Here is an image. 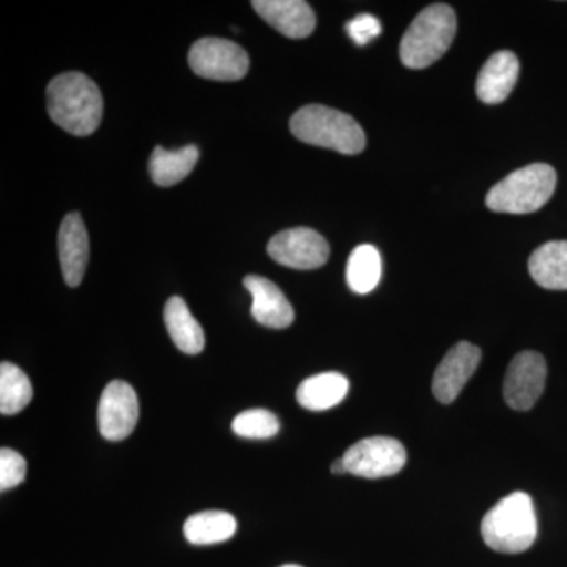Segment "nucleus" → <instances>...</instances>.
<instances>
[{"instance_id":"9","label":"nucleus","mask_w":567,"mask_h":567,"mask_svg":"<svg viewBox=\"0 0 567 567\" xmlns=\"http://www.w3.org/2000/svg\"><path fill=\"white\" fill-rule=\"evenodd\" d=\"M547 380V363L537 352L518 353L507 368L503 395L506 404L517 412L533 409L544 393Z\"/></svg>"},{"instance_id":"14","label":"nucleus","mask_w":567,"mask_h":567,"mask_svg":"<svg viewBox=\"0 0 567 567\" xmlns=\"http://www.w3.org/2000/svg\"><path fill=\"white\" fill-rule=\"evenodd\" d=\"M59 257L65 282L70 287L80 286L89 262V235L80 213H70L63 218L59 230Z\"/></svg>"},{"instance_id":"24","label":"nucleus","mask_w":567,"mask_h":567,"mask_svg":"<svg viewBox=\"0 0 567 567\" xmlns=\"http://www.w3.org/2000/svg\"><path fill=\"white\" fill-rule=\"evenodd\" d=\"M28 475V462L17 451L2 447L0 451V491L20 486Z\"/></svg>"},{"instance_id":"3","label":"nucleus","mask_w":567,"mask_h":567,"mask_svg":"<svg viewBox=\"0 0 567 567\" xmlns=\"http://www.w3.org/2000/svg\"><path fill=\"white\" fill-rule=\"evenodd\" d=\"M290 132L306 144L331 148L342 155H358L365 147L364 132L358 122L322 104H308L295 112Z\"/></svg>"},{"instance_id":"4","label":"nucleus","mask_w":567,"mask_h":567,"mask_svg":"<svg viewBox=\"0 0 567 567\" xmlns=\"http://www.w3.org/2000/svg\"><path fill=\"white\" fill-rule=\"evenodd\" d=\"M457 31V18L446 3L421 11L402 37L399 55L406 69L423 70L450 50Z\"/></svg>"},{"instance_id":"26","label":"nucleus","mask_w":567,"mask_h":567,"mask_svg":"<svg viewBox=\"0 0 567 567\" xmlns=\"http://www.w3.org/2000/svg\"><path fill=\"white\" fill-rule=\"evenodd\" d=\"M331 473H333V475H344V473H347L342 457L338 458V461H334L333 464H331Z\"/></svg>"},{"instance_id":"21","label":"nucleus","mask_w":567,"mask_h":567,"mask_svg":"<svg viewBox=\"0 0 567 567\" xmlns=\"http://www.w3.org/2000/svg\"><path fill=\"white\" fill-rule=\"evenodd\" d=\"M350 290L358 295L371 293L382 279V256L375 246L360 245L350 254L346 271Z\"/></svg>"},{"instance_id":"17","label":"nucleus","mask_w":567,"mask_h":567,"mask_svg":"<svg viewBox=\"0 0 567 567\" xmlns=\"http://www.w3.org/2000/svg\"><path fill=\"white\" fill-rule=\"evenodd\" d=\"M164 323L178 350L186 354H199L205 347L203 327L194 319L188 306L181 297L167 300L164 308Z\"/></svg>"},{"instance_id":"12","label":"nucleus","mask_w":567,"mask_h":567,"mask_svg":"<svg viewBox=\"0 0 567 567\" xmlns=\"http://www.w3.org/2000/svg\"><path fill=\"white\" fill-rule=\"evenodd\" d=\"M251 6L271 28L289 39H306L315 32V11L303 0H254Z\"/></svg>"},{"instance_id":"13","label":"nucleus","mask_w":567,"mask_h":567,"mask_svg":"<svg viewBox=\"0 0 567 567\" xmlns=\"http://www.w3.org/2000/svg\"><path fill=\"white\" fill-rule=\"evenodd\" d=\"M246 289L252 295L251 315L264 327L282 330L295 320L292 305L282 290L262 276L249 275L244 279Z\"/></svg>"},{"instance_id":"11","label":"nucleus","mask_w":567,"mask_h":567,"mask_svg":"<svg viewBox=\"0 0 567 567\" xmlns=\"http://www.w3.org/2000/svg\"><path fill=\"white\" fill-rule=\"evenodd\" d=\"M481 361V350L470 342H458L445 354L436 368L432 391L436 401L451 404L462 393L466 382L475 374Z\"/></svg>"},{"instance_id":"16","label":"nucleus","mask_w":567,"mask_h":567,"mask_svg":"<svg viewBox=\"0 0 567 567\" xmlns=\"http://www.w3.org/2000/svg\"><path fill=\"white\" fill-rule=\"evenodd\" d=\"M350 383L339 372H323L306 379L297 390L298 404L311 412H324L341 404L349 394Z\"/></svg>"},{"instance_id":"27","label":"nucleus","mask_w":567,"mask_h":567,"mask_svg":"<svg viewBox=\"0 0 567 567\" xmlns=\"http://www.w3.org/2000/svg\"><path fill=\"white\" fill-rule=\"evenodd\" d=\"M279 567H303V566H300V565H282V566H279Z\"/></svg>"},{"instance_id":"25","label":"nucleus","mask_w":567,"mask_h":567,"mask_svg":"<svg viewBox=\"0 0 567 567\" xmlns=\"http://www.w3.org/2000/svg\"><path fill=\"white\" fill-rule=\"evenodd\" d=\"M346 31L358 47H364L382 33V24L372 14L364 13L347 22Z\"/></svg>"},{"instance_id":"2","label":"nucleus","mask_w":567,"mask_h":567,"mask_svg":"<svg viewBox=\"0 0 567 567\" xmlns=\"http://www.w3.org/2000/svg\"><path fill=\"white\" fill-rule=\"evenodd\" d=\"M481 535L492 550L516 555L527 551L537 537V516L532 496L514 492L484 516Z\"/></svg>"},{"instance_id":"15","label":"nucleus","mask_w":567,"mask_h":567,"mask_svg":"<svg viewBox=\"0 0 567 567\" xmlns=\"http://www.w3.org/2000/svg\"><path fill=\"white\" fill-rule=\"evenodd\" d=\"M517 55L511 51L495 52L480 71L476 81V95L481 102L486 104H498L505 102L518 80Z\"/></svg>"},{"instance_id":"10","label":"nucleus","mask_w":567,"mask_h":567,"mask_svg":"<svg viewBox=\"0 0 567 567\" xmlns=\"http://www.w3.org/2000/svg\"><path fill=\"white\" fill-rule=\"evenodd\" d=\"M140 420V401L136 391L122 380H114L104 388L99 404L100 434L110 442H121L130 436Z\"/></svg>"},{"instance_id":"1","label":"nucleus","mask_w":567,"mask_h":567,"mask_svg":"<svg viewBox=\"0 0 567 567\" xmlns=\"http://www.w3.org/2000/svg\"><path fill=\"white\" fill-rule=\"evenodd\" d=\"M47 102L52 122L74 136H89L102 123V92L91 78L78 71L54 78L48 85Z\"/></svg>"},{"instance_id":"22","label":"nucleus","mask_w":567,"mask_h":567,"mask_svg":"<svg viewBox=\"0 0 567 567\" xmlns=\"http://www.w3.org/2000/svg\"><path fill=\"white\" fill-rule=\"evenodd\" d=\"M33 398L31 380L18 365L0 364V413L6 416L22 412Z\"/></svg>"},{"instance_id":"8","label":"nucleus","mask_w":567,"mask_h":567,"mask_svg":"<svg viewBox=\"0 0 567 567\" xmlns=\"http://www.w3.org/2000/svg\"><path fill=\"white\" fill-rule=\"evenodd\" d=\"M267 249L275 262L293 270H316L323 267L330 257L328 241L308 227H295L276 234Z\"/></svg>"},{"instance_id":"20","label":"nucleus","mask_w":567,"mask_h":567,"mask_svg":"<svg viewBox=\"0 0 567 567\" xmlns=\"http://www.w3.org/2000/svg\"><path fill=\"white\" fill-rule=\"evenodd\" d=\"M237 533V520L226 511H204L194 514L183 525V535L193 546L226 543Z\"/></svg>"},{"instance_id":"5","label":"nucleus","mask_w":567,"mask_h":567,"mask_svg":"<svg viewBox=\"0 0 567 567\" xmlns=\"http://www.w3.org/2000/svg\"><path fill=\"white\" fill-rule=\"evenodd\" d=\"M557 188V173L548 164L536 163L507 175L487 193L492 212L525 215L543 208Z\"/></svg>"},{"instance_id":"6","label":"nucleus","mask_w":567,"mask_h":567,"mask_svg":"<svg viewBox=\"0 0 567 567\" xmlns=\"http://www.w3.org/2000/svg\"><path fill=\"white\" fill-rule=\"evenodd\" d=\"M347 473L365 480H380L398 475L404 468L406 451L399 440L391 436H369L346 451Z\"/></svg>"},{"instance_id":"23","label":"nucleus","mask_w":567,"mask_h":567,"mask_svg":"<svg viewBox=\"0 0 567 567\" xmlns=\"http://www.w3.org/2000/svg\"><path fill=\"white\" fill-rule=\"evenodd\" d=\"M281 424L275 413L264 409L245 410L235 417L233 431L244 439L265 440L278 434Z\"/></svg>"},{"instance_id":"7","label":"nucleus","mask_w":567,"mask_h":567,"mask_svg":"<svg viewBox=\"0 0 567 567\" xmlns=\"http://www.w3.org/2000/svg\"><path fill=\"white\" fill-rule=\"evenodd\" d=\"M188 61L197 76L212 81H240L249 70V58L244 48L224 39L196 41Z\"/></svg>"},{"instance_id":"19","label":"nucleus","mask_w":567,"mask_h":567,"mask_svg":"<svg viewBox=\"0 0 567 567\" xmlns=\"http://www.w3.org/2000/svg\"><path fill=\"white\" fill-rule=\"evenodd\" d=\"M199 159L196 145H186L178 151L156 147L148 162L152 181L159 186H174L188 177Z\"/></svg>"},{"instance_id":"18","label":"nucleus","mask_w":567,"mask_h":567,"mask_svg":"<svg viewBox=\"0 0 567 567\" xmlns=\"http://www.w3.org/2000/svg\"><path fill=\"white\" fill-rule=\"evenodd\" d=\"M529 275L547 290H567V241H548L529 257Z\"/></svg>"}]
</instances>
